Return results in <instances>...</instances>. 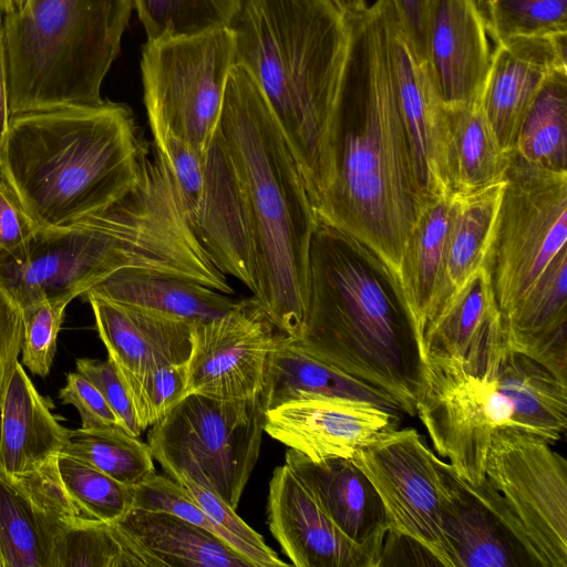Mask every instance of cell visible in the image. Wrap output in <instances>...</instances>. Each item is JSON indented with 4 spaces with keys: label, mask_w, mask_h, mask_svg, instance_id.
I'll list each match as a JSON object with an SVG mask.
<instances>
[{
    "label": "cell",
    "mask_w": 567,
    "mask_h": 567,
    "mask_svg": "<svg viewBox=\"0 0 567 567\" xmlns=\"http://www.w3.org/2000/svg\"><path fill=\"white\" fill-rule=\"evenodd\" d=\"M172 480L185 487L194 501L209 517L240 544L245 557L251 563L252 567L288 566V564L282 561L265 543L264 537L247 525V523L236 514V509L231 508L213 491L183 474Z\"/></svg>",
    "instance_id": "cell-42"
},
{
    "label": "cell",
    "mask_w": 567,
    "mask_h": 567,
    "mask_svg": "<svg viewBox=\"0 0 567 567\" xmlns=\"http://www.w3.org/2000/svg\"><path fill=\"white\" fill-rule=\"evenodd\" d=\"M126 268L172 274L233 293L188 227L156 154L115 203L62 227L39 228L21 249L0 254V289L23 310L44 299L73 300Z\"/></svg>",
    "instance_id": "cell-2"
},
{
    "label": "cell",
    "mask_w": 567,
    "mask_h": 567,
    "mask_svg": "<svg viewBox=\"0 0 567 567\" xmlns=\"http://www.w3.org/2000/svg\"><path fill=\"white\" fill-rule=\"evenodd\" d=\"M62 453L132 487L156 473L148 444L122 427L69 430Z\"/></svg>",
    "instance_id": "cell-35"
},
{
    "label": "cell",
    "mask_w": 567,
    "mask_h": 567,
    "mask_svg": "<svg viewBox=\"0 0 567 567\" xmlns=\"http://www.w3.org/2000/svg\"><path fill=\"white\" fill-rule=\"evenodd\" d=\"M264 422L259 396L188 393L151 426L147 444L168 477L183 474L236 509L259 457Z\"/></svg>",
    "instance_id": "cell-9"
},
{
    "label": "cell",
    "mask_w": 567,
    "mask_h": 567,
    "mask_svg": "<svg viewBox=\"0 0 567 567\" xmlns=\"http://www.w3.org/2000/svg\"><path fill=\"white\" fill-rule=\"evenodd\" d=\"M240 0H132L147 40L228 27Z\"/></svg>",
    "instance_id": "cell-36"
},
{
    "label": "cell",
    "mask_w": 567,
    "mask_h": 567,
    "mask_svg": "<svg viewBox=\"0 0 567 567\" xmlns=\"http://www.w3.org/2000/svg\"><path fill=\"white\" fill-rule=\"evenodd\" d=\"M132 8V0H31L3 14L11 114L101 103Z\"/></svg>",
    "instance_id": "cell-7"
},
{
    "label": "cell",
    "mask_w": 567,
    "mask_h": 567,
    "mask_svg": "<svg viewBox=\"0 0 567 567\" xmlns=\"http://www.w3.org/2000/svg\"><path fill=\"white\" fill-rule=\"evenodd\" d=\"M464 483L530 565L567 567V463L550 442L501 429L488 447L484 481Z\"/></svg>",
    "instance_id": "cell-8"
},
{
    "label": "cell",
    "mask_w": 567,
    "mask_h": 567,
    "mask_svg": "<svg viewBox=\"0 0 567 567\" xmlns=\"http://www.w3.org/2000/svg\"><path fill=\"white\" fill-rule=\"evenodd\" d=\"M55 458L22 474L0 470L2 567H52L60 533L72 523L91 518L65 491Z\"/></svg>",
    "instance_id": "cell-17"
},
{
    "label": "cell",
    "mask_w": 567,
    "mask_h": 567,
    "mask_svg": "<svg viewBox=\"0 0 567 567\" xmlns=\"http://www.w3.org/2000/svg\"><path fill=\"white\" fill-rule=\"evenodd\" d=\"M442 525L453 567H517L528 558L496 517L442 460Z\"/></svg>",
    "instance_id": "cell-27"
},
{
    "label": "cell",
    "mask_w": 567,
    "mask_h": 567,
    "mask_svg": "<svg viewBox=\"0 0 567 567\" xmlns=\"http://www.w3.org/2000/svg\"><path fill=\"white\" fill-rule=\"evenodd\" d=\"M148 157L132 110L103 100L11 114L0 176L39 228L54 229L127 194Z\"/></svg>",
    "instance_id": "cell-6"
},
{
    "label": "cell",
    "mask_w": 567,
    "mask_h": 567,
    "mask_svg": "<svg viewBox=\"0 0 567 567\" xmlns=\"http://www.w3.org/2000/svg\"><path fill=\"white\" fill-rule=\"evenodd\" d=\"M184 217L210 261L254 292L255 275L246 207L233 161L217 130L194 151L168 135L153 137Z\"/></svg>",
    "instance_id": "cell-12"
},
{
    "label": "cell",
    "mask_w": 567,
    "mask_h": 567,
    "mask_svg": "<svg viewBox=\"0 0 567 567\" xmlns=\"http://www.w3.org/2000/svg\"><path fill=\"white\" fill-rule=\"evenodd\" d=\"M390 32L398 101L410 141L416 181L426 200L451 196L443 171L446 105L427 62L412 48L393 10Z\"/></svg>",
    "instance_id": "cell-21"
},
{
    "label": "cell",
    "mask_w": 567,
    "mask_h": 567,
    "mask_svg": "<svg viewBox=\"0 0 567 567\" xmlns=\"http://www.w3.org/2000/svg\"><path fill=\"white\" fill-rule=\"evenodd\" d=\"M380 496L390 530L424 547L441 566L453 567L442 525V458L412 427L379 434L351 458Z\"/></svg>",
    "instance_id": "cell-13"
},
{
    "label": "cell",
    "mask_w": 567,
    "mask_h": 567,
    "mask_svg": "<svg viewBox=\"0 0 567 567\" xmlns=\"http://www.w3.org/2000/svg\"><path fill=\"white\" fill-rule=\"evenodd\" d=\"M235 60L270 106L317 209L334 172L333 114L349 42L331 0H240Z\"/></svg>",
    "instance_id": "cell-4"
},
{
    "label": "cell",
    "mask_w": 567,
    "mask_h": 567,
    "mask_svg": "<svg viewBox=\"0 0 567 567\" xmlns=\"http://www.w3.org/2000/svg\"><path fill=\"white\" fill-rule=\"evenodd\" d=\"M415 410L436 455L472 485L484 481L495 432L515 429L513 405L494 379L431 364H421Z\"/></svg>",
    "instance_id": "cell-14"
},
{
    "label": "cell",
    "mask_w": 567,
    "mask_h": 567,
    "mask_svg": "<svg viewBox=\"0 0 567 567\" xmlns=\"http://www.w3.org/2000/svg\"><path fill=\"white\" fill-rule=\"evenodd\" d=\"M567 171L555 172L512 152L489 257L502 321L567 249Z\"/></svg>",
    "instance_id": "cell-11"
},
{
    "label": "cell",
    "mask_w": 567,
    "mask_h": 567,
    "mask_svg": "<svg viewBox=\"0 0 567 567\" xmlns=\"http://www.w3.org/2000/svg\"><path fill=\"white\" fill-rule=\"evenodd\" d=\"M187 362L166 364L138 380L123 382L142 431L163 419L187 394Z\"/></svg>",
    "instance_id": "cell-40"
},
{
    "label": "cell",
    "mask_w": 567,
    "mask_h": 567,
    "mask_svg": "<svg viewBox=\"0 0 567 567\" xmlns=\"http://www.w3.org/2000/svg\"><path fill=\"white\" fill-rule=\"evenodd\" d=\"M486 29L495 43L520 37L567 34V0H484Z\"/></svg>",
    "instance_id": "cell-39"
},
{
    "label": "cell",
    "mask_w": 567,
    "mask_h": 567,
    "mask_svg": "<svg viewBox=\"0 0 567 567\" xmlns=\"http://www.w3.org/2000/svg\"><path fill=\"white\" fill-rule=\"evenodd\" d=\"M511 155L501 147L480 105L446 106L443 171L451 196L504 182Z\"/></svg>",
    "instance_id": "cell-31"
},
{
    "label": "cell",
    "mask_w": 567,
    "mask_h": 567,
    "mask_svg": "<svg viewBox=\"0 0 567 567\" xmlns=\"http://www.w3.org/2000/svg\"><path fill=\"white\" fill-rule=\"evenodd\" d=\"M285 464L342 534L372 553L378 567L390 525L382 501L365 474L351 458L312 461L291 449L285 455Z\"/></svg>",
    "instance_id": "cell-24"
},
{
    "label": "cell",
    "mask_w": 567,
    "mask_h": 567,
    "mask_svg": "<svg viewBox=\"0 0 567 567\" xmlns=\"http://www.w3.org/2000/svg\"><path fill=\"white\" fill-rule=\"evenodd\" d=\"M514 409L515 429L551 444L567 427V382L530 358L506 351L494 378Z\"/></svg>",
    "instance_id": "cell-32"
},
{
    "label": "cell",
    "mask_w": 567,
    "mask_h": 567,
    "mask_svg": "<svg viewBox=\"0 0 567 567\" xmlns=\"http://www.w3.org/2000/svg\"><path fill=\"white\" fill-rule=\"evenodd\" d=\"M491 59L477 0H430L426 62L446 106L480 105Z\"/></svg>",
    "instance_id": "cell-20"
},
{
    "label": "cell",
    "mask_w": 567,
    "mask_h": 567,
    "mask_svg": "<svg viewBox=\"0 0 567 567\" xmlns=\"http://www.w3.org/2000/svg\"><path fill=\"white\" fill-rule=\"evenodd\" d=\"M267 523L293 566L375 567L372 553L342 534L286 464L269 482Z\"/></svg>",
    "instance_id": "cell-19"
},
{
    "label": "cell",
    "mask_w": 567,
    "mask_h": 567,
    "mask_svg": "<svg viewBox=\"0 0 567 567\" xmlns=\"http://www.w3.org/2000/svg\"><path fill=\"white\" fill-rule=\"evenodd\" d=\"M396 411L347 398L290 401L265 411V432L312 461L352 458L379 434L396 429Z\"/></svg>",
    "instance_id": "cell-18"
},
{
    "label": "cell",
    "mask_w": 567,
    "mask_h": 567,
    "mask_svg": "<svg viewBox=\"0 0 567 567\" xmlns=\"http://www.w3.org/2000/svg\"><path fill=\"white\" fill-rule=\"evenodd\" d=\"M259 398L265 411L312 398L365 400L400 411L388 393L298 350L282 332L270 352Z\"/></svg>",
    "instance_id": "cell-29"
},
{
    "label": "cell",
    "mask_w": 567,
    "mask_h": 567,
    "mask_svg": "<svg viewBox=\"0 0 567 567\" xmlns=\"http://www.w3.org/2000/svg\"><path fill=\"white\" fill-rule=\"evenodd\" d=\"M219 134L241 187L255 289L276 328L300 336L309 290V251L317 212L281 128L252 76L231 68Z\"/></svg>",
    "instance_id": "cell-5"
},
{
    "label": "cell",
    "mask_w": 567,
    "mask_h": 567,
    "mask_svg": "<svg viewBox=\"0 0 567 567\" xmlns=\"http://www.w3.org/2000/svg\"><path fill=\"white\" fill-rule=\"evenodd\" d=\"M480 106L501 147L512 153L523 118L547 76L567 69V34L495 43Z\"/></svg>",
    "instance_id": "cell-22"
},
{
    "label": "cell",
    "mask_w": 567,
    "mask_h": 567,
    "mask_svg": "<svg viewBox=\"0 0 567 567\" xmlns=\"http://www.w3.org/2000/svg\"><path fill=\"white\" fill-rule=\"evenodd\" d=\"M514 151L555 172L567 171V69L551 72L520 124Z\"/></svg>",
    "instance_id": "cell-34"
},
{
    "label": "cell",
    "mask_w": 567,
    "mask_h": 567,
    "mask_svg": "<svg viewBox=\"0 0 567 567\" xmlns=\"http://www.w3.org/2000/svg\"><path fill=\"white\" fill-rule=\"evenodd\" d=\"M31 0H0V12L2 14L16 13L23 10Z\"/></svg>",
    "instance_id": "cell-50"
},
{
    "label": "cell",
    "mask_w": 567,
    "mask_h": 567,
    "mask_svg": "<svg viewBox=\"0 0 567 567\" xmlns=\"http://www.w3.org/2000/svg\"><path fill=\"white\" fill-rule=\"evenodd\" d=\"M504 187L505 181L467 195H453L443 289L432 317L475 271L488 266Z\"/></svg>",
    "instance_id": "cell-33"
},
{
    "label": "cell",
    "mask_w": 567,
    "mask_h": 567,
    "mask_svg": "<svg viewBox=\"0 0 567 567\" xmlns=\"http://www.w3.org/2000/svg\"><path fill=\"white\" fill-rule=\"evenodd\" d=\"M0 413V470L4 473L34 471L62 452L69 429L59 423L19 362Z\"/></svg>",
    "instance_id": "cell-26"
},
{
    "label": "cell",
    "mask_w": 567,
    "mask_h": 567,
    "mask_svg": "<svg viewBox=\"0 0 567 567\" xmlns=\"http://www.w3.org/2000/svg\"><path fill=\"white\" fill-rule=\"evenodd\" d=\"M71 301L69 298H51L23 309L22 362L33 374L42 378L49 374L64 311Z\"/></svg>",
    "instance_id": "cell-41"
},
{
    "label": "cell",
    "mask_w": 567,
    "mask_h": 567,
    "mask_svg": "<svg viewBox=\"0 0 567 567\" xmlns=\"http://www.w3.org/2000/svg\"><path fill=\"white\" fill-rule=\"evenodd\" d=\"M55 462L65 491L91 518L114 523L132 508V486L62 452L56 455Z\"/></svg>",
    "instance_id": "cell-38"
},
{
    "label": "cell",
    "mask_w": 567,
    "mask_h": 567,
    "mask_svg": "<svg viewBox=\"0 0 567 567\" xmlns=\"http://www.w3.org/2000/svg\"><path fill=\"white\" fill-rule=\"evenodd\" d=\"M337 9L346 17H352L367 9L365 0H331Z\"/></svg>",
    "instance_id": "cell-49"
},
{
    "label": "cell",
    "mask_w": 567,
    "mask_h": 567,
    "mask_svg": "<svg viewBox=\"0 0 567 567\" xmlns=\"http://www.w3.org/2000/svg\"><path fill=\"white\" fill-rule=\"evenodd\" d=\"M111 524L144 567H252L219 537L167 512L132 507Z\"/></svg>",
    "instance_id": "cell-25"
},
{
    "label": "cell",
    "mask_w": 567,
    "mask_h": 567,
    "mask_svg": "<svg viewBox=\"0 0 567 567\" xmlns=\"http://www.w3.org/2000/svg\"><path fill=\"white\" fill-rule=\"evenodd\" d=\"M488 266L475 271L425 326L421 364L493 380L506 353Z\"/></svg>",
    "instance_id": "cell-16"
},
{
    "label": "cell",
    "mask_w": 567,
    "mask_h": 567,
    "mask_svg": "<svg viewBox=\"0 0 567 567\" xmlns=\"http://www.w3.org/2000/svg\"><path fill=\"white\" fill-rule=\"evenodd\" d=\"M308 288L302 329L290 343L382 390L414 416L421 360L395 274L363 243L318 217Z\"/></svg>",
    "instance_id": "cell-3"
},
{
    "label": "cell",
    "mask_w": 567,
    "mask_h": 567,
    "mask_svg": "<svg viewBox=\"0 0 567 567\" xmlns=\"http://www.w3.org/2000/svg\"><path fill=\"white\" fill-rule=\"evenodd\" d=\"M39 226L23 208L11 186L0 176V254L24 247Z\"/></svg>",
    "instance_id": "cell-45"
},
{
    "label": "cell",
    "mask_w": 567,
    "mask_h": 567,
    "mask_svg": "<svg viewBox=\"0 0 567 567\" xmlns=\"http://www.w3.org/2000/svg\"><path fill=\"white\" fill-rule=\"evenodd\" d=\"M235 63L228 27L147 40L141 73L153 137L168 135L194 151H204L217 130Z\"/></svg>",
    "instance_id": "cell-10"
},
{
    "label": "cell",
    "mask_w": 567,
    "mask_h": 567,
    "mask_svg": "<svg viewBox=\"0 0 567 567\" xmlns=\"http://www.w3.org/2000/svg\"><path fill=\"white\" fill-rule=\"evenodd\" d=\"M399 27L420 58L426 61V24L430 0H389Z\"/></svg>",
    "instance_id": "cell-47"
},
{
    "label": "cell",
    "mask_w": 567,
    "mask_h": 567,
    "mask_svg": "<svg viewBox=\"0 0 567 567\" xmlns=\"http://www.w3.org/2000/svg\"><path fill=\"white\" fill-rule=\"evenodd\" d=\"M85 293L156 311L192 324L218 318L231 310L237 302L200 282L136 268L118 270Z\"/></svg>",
    "instance_id": "cell-28"
},
{
    "label": "cell",
    "mask_w": 567,
    "mask_h": 567,
    "mask_svg": "<svg viewBox=\"0 0 567 567\" xmlns=\"http://www.w3.org/2000/svg\"><path fill=\"white\" fill-rule=\"evenodd\" d=\"M452 212L453 196L429 200L403 249L399 280L417 346L441 298Z\"/></svg>",
    "instance_id": "cell-30"
},
{
    "label": "cell",
    "mask_w": 567,
    "mask_h": 567,
    "mask_svg": "<svg viewBox=\"0 0 567 567\" xmlns=\"http://www.w3.org/2000/svg\"><path fill=\"white\" fill-rule=\"evenodd\" d=\"M391 16L390 1L375 0L347 18L349 42L333 114L336 172L316 212L373 250L399 279L405 241L429 200L415 177L400 112Z\"/></svg>",
    "instance_id": "cell-1"
},
{
    "label": "cell",
    "mask_w": 567,
    "mask_h": 567,
    "mask_svg": "<svg viewBox=\"0 0 567 567\" xmlns=\"http://www.w3.org/2000/svg\"><path fill=\"white\" fill-rule=\"evenodd\" d=\"M23 310L0 289V403L22 350Z\"/></svg>",
    "instance_id": "cell-46"
},
{
    "label": "cell",
    "mask_w": 567,
    "mask_h": 567,
    "mask_svg": "<svg viewBox=\"0 0 567 567\" xmlns=\"http://www.w3.org/2000/svg\"><path fill=\"white\" fill-rule=\"evenodd\" d=\"M59 395L63 404L75 406L82 429L122 427L101 392L80 372L66 375L65 385Z\"/></svg>",
    "instance_id": "cell-44"
},
{
    "label": "cell",
    "mask_w": 567,
    "mask_h": 567,
    "mask_svg": "<svg viewBox=\"0 0 567 567\" xmlns=\"http://www.w3.org/2000/svg\"><path fill=\"white\" fill-rule=\"evenodd\" d=\"M144 567L111 523L83 518L68 525L54 544L52 567Z\"/></svg>",
    "instance_id": "cell-37"
},
{
    "label": "cell",
    "mask_w": 567,
    "mask_h": 567,
    "mask_svg": "<svg viewBox=\"0 0 567 567\" xmlns=\"http://www.w3.org/2000/svg\"><path fill=\"white\" fill-rule=\"evenodd\" d=\"M279 333L255 297L237 301L218 318L192 324L187 394L227 400L259 396Z\"/></svg>",
    "instance_id": "cell-15"
},
{
    "label": "cell",
    "mask_w": 567,
    "mask_h": 567,
    "mask_svg": "<svg viewBox=\"0 0 567 567\" xmlns=\"http://www.w3.org/2000/svg\"><path fill=\"white\" fill-rule=\"evenodd\" d=\"M0 567H2L1 559H0Z\"/></svg>",
    "instance_id": "cell-51"
},
{
    "label": "cell",
    "mask_w": 567,
    "mask_h": 567,
    "mask_svg": "<svg viewBox=\"0 0 567 567\" xmlns=\"http://www.w3.org/2000/svg\"><path fill=\"white\" fill-rule=\"evenodd\" d=\"M10 116L8 58L0 19V150L9 128Z\"/></svg>",
    "instance_id": "cell-48"
},
{
    "label": "cell",
    "mask_w": 567,
    "mask_h": 567,
    "mask_svg": "<svg viewBox=\"0 0 567 567\" xmlns=\"http://www.w3.org/2000/svg\"><path fill=\"white\" fill-rule=\"evenodd\" d=\"M84 296L109 359L123 382L138 380L166 364L188 361L192 323L95 295Z\"/></svg>",
    "instance_id": "cell-23"
},
{
    "label": "cell",
    "mask_w": 567,
    "mask_h": 567,
    "mask_svg": "<svg viewBox=\"0 0 567 567\" xmlns=\"http://www.w3.org/2000/svg\"><path fill=\"white\" fill-rule=\"evenodd\" d=\"M76 371L83 374L101 392L120 420L122 427L138 437L142 430L137 423L130 394L114 363L107 360L78 359Z\"/></svg>",
    "instance_id": "cell-43"
}]
</instances>
